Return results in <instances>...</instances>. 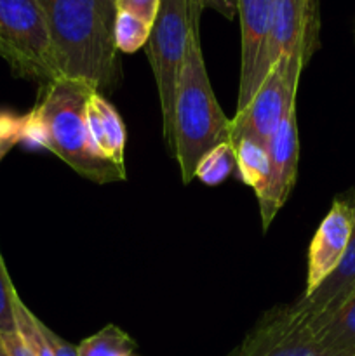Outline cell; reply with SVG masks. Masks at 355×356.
<instances>
[{
  "instance_id": "cb8c5ba5",
  "label": "cell",
  "mask_w": 355,
  "mask_h": 356,
  "mask_svg": "<svg viewBox=\"0 0 355 356\" xmlns=\"http://www.w3.org/2000/svg\"><path fill=\"white\" fill-rule=\"evenodd\" d=\"M190 3L198 13H204V9H214L226 19H232L237 10V0H190Z\"/></svg>"
},
{
  "instance_id": "44dd1931",
  "label": "cell",
  "mask_w": 355,
  "mask_h": 356,
  "mask_svg": "<svg viewBox=\"0 0 355 356\" xmlns=\"http://www.w3.org/2000/svg\"><path fill=\"white\" fill-rule=\"evenodd\" d=\"M26 129V115L14 117L9 113H0V160L10 152V148L24 139Z\"/></svg>"
},
{
  "instance_id": "3957f363",
  "label": "cell",
  "mask_w": 355,
  "mask_h": 356,
  "mask_svg": "<svg viewBox=\"0 0 355 356\" xmlns=\"http://www.w3.org/2000/svg\"><path fill=\"white\" fill-rule=\"evenodd\" d=\"M200 16L191 7V26L174 101L173 153L184 184L195 179L198 163L212 148L232 141V120L216 99L202 56Z\"/></svg>"
},
{
  "instance_id": "e0dca14e",
  "label": "cell",
  "mask_w": 355,
  "mask_h": 356,
  "mask_svg": "<svg viewBox=\"0 0 355 356\" xmlns=\"http://www.w3.org/2000/svg\"><path fill=\"white\" fill-rule=\"evenodd\" d=\"M237 170V153L232 141L212 148L198 163L195 177L209 186L223 183L230 174Z\"/></svg>"
},
{
  "instance_id": "277c9868",
  "label": "cell",
  "mask_w": 355,
  "mask_h": 356,
  "mask_svg": "<svg viewBox=\"0 0 355 356\" xmlns=\"http://www.w3.org/2000/svg\"><path fill=\"white\" fill-rule=\"evenodd\" d=\"M0 58L14 75L40 87L61 79L38 0H0Z\"/></svg>"
},
{
  "instance_id": "7a4b0ae2",
  "label": "cell",
  "mask_w": 355,
  "mask_h": 356,
  "mask_svg": "<svg viewBox=\"0 0 355 356\" xmlns=\"http://www.w3.org/2000/svg\"><path fill=\"white\" fill-rule=\"evenodd\" d=\"M94 90L87 83L70 79H56L40 87L37 104L26 115L24 139L44 146L93 183L124 181V167L103 159L90 141L87 104Z\"/></svg>"
},
{
  "instance_id": "7402d4cb",
  "label": "cell",
  "mask_w": 355,
  "mask_h": 356,
  "mask_svg": "<svg viewBox=\"0 0 355 356\" xmlns=\"http://www.w3.org/2000/svg\"><path fill=\"white\" fill-rule=\"evenodd\" d=\"M159 6L160 0H115V9L134 14L150 24L155 21Z\"/></svg>"
},
{
  "instance_id": "ffe728a7",
  "label": "cell",
  "mask_w": 355,
  "mask_h": 356,
  "mask_svg": "<svg viewBox=\"0 0 355 356\" xmlns=\"http://www.w3.org/2000/svg\"><path fill=\"white\" fill-rule=\"evenodd\" d=\"M16 299L17 292L7 273L6 263L0 252V334L16 332V315H14Z\"/></svg>"
},
{
  "instance_id": "484cf974",
  "label": "cell",
  "mask_w": 355,
  "mask_h": 356,
  "mask_svg": "<svg viewBox=\"0 0 355 356\" xmlns=\"http://www.w3.org/2000/svg\"><path fill=\"white\" fill-rule=\"evenodd\" d=\"M0 356H7V355H6V351L2 350V346H0Z\"/></svg>"
},
{
  "instance_id": "5b68a950",
  "label": "cell",
  "mask_w": 355,
  "mask_h": 356,
  "mask_svg": "<svg viewBox=\"0 0 355 356\" xmlns=\"http://www.w3.org/2000/svg\"><path fill=\"white\" fill-rule=\"evenodd\" d=\"M190 26V0H160L146 42V56L159 90L164 141L169 152L174 149V101Z\"/></svg>"
},
{
  "instance_id": "30bf717a",
  "label": "cell",
  "mask_w": 355,
  "mask_h": 356,
  "mask_svg": "<svg viewBox=\"0 0 355 356\" xmlns=\"http://www.w3.org/2000/svg\"><path fill=\"white\" fill-rule=\"evenodd\" d=\"M268 156H270V169H268L267 183L263 191L258 195L263 232H267L275 216L284 207L296 184L299 160L296 103L287 108L277 131L271 136L268 143Z\"/></svg>"
},
{
  "instance_id": "9a60e30c",
  "label": "cell",
  "mask_w": 355,
  "mask_h": 356,
  "mask_svg": "<svg viewBox=\"0 0 355 356\" xmlns=\"http://www.w3.org/2000/svg\"><path fill=\"white\" fill-rule=\"evenodd\" d=\"M75 348L79 356H132L138 344L127 332L110 323Z\"/></svg>"
},
{
  "instance_id": "7c38bea8",
  "label": "cell",
  "mask_w": 355,
  "mask_h": 356,
  "mask_svg": "<svg viewBox=\"0 0 355 356\" xmlns=\"http://www.w3.org/2000/svg\"><path fill=\"white\" fill-rule=\"evenodd\" d=\"M355 191V188H354ZM355 294V228L350 245L334 273L310 296H301L292 312L306 325V329L319 325L333 313H336Z\"/></svg>"
},
{
  "instance_id": "603a6c76",
  "label": "cell",
  "mask_w": 355,
  "mask_h": 356,
  "mask_svg": "<svg viewBox=\"0 0 355 356\" xmlns=\"http://www.w3.org/2000/svg\"><path fill=\"white\" fill-rule=\"evenodd\" d=\"M0 346L7 356H35L33 351L23 341V337L17 334V330L16 332L0 334Z\"/></svg>"
},
{
  "instance_id": "d4e9b609",
  "label": "cell",
  "mask_w": 355,
  "mask_h": 356,
  "mask_svg": "<svg viewBox=\"0 0 355 356\" xmlns=\"http://www.w3.org/2000/svg\"><path fill=\"white\" fill-rule=\"evenodd\" d=\"M42 330H44L45 339H47L54 356H79L77 355V348L73 346V344H70L68 341L59 337L54 330H51L47 325H44V323H42Z\"/></svg>"
},
{
  "instance_id": "ba28073f",
  "label": "cell",
  "mask_w": 355,
  "mask_h": 356,
  "mask_svg": "<svg viewBox=\"0 0 355 356\" xmlns=\"http://www.w3.org/2000/svg\"><path fill=\"white\" fill-rule=\"evenodd\" d=\"M240 16V83L237 113L249 104L271 70V0H237Z\"/></svg>"
},
{
  "instance_id": "4fadbf2b",
  "label": "cell",
  "mask_w": 355,
  "mask_h": 356,
  "mask_svg": "<svg viewBox=\"0 0 355 356\" xmlns=\"http://www.w3.org/2000/svg\"><path fill=\"white\" fill-rule=\"evenodd\" d=\"M308 330L331 353L355 356V294L329 318Z\"/></svg>"
},
{
  "instance_id": "ac0fdd59",
  "label": "cell",
  "mask_w": 355,
  "mask_h": 356,
  "mask_svg": "<svg viewBox=\"0 0 355 356\" xmlns=\"http://www.w3.org/2000/svg\"><path fill=\"white\" fill-rule=\"evenodd\" d=\"M150 31H152V24L143 21L141 17L125 13V10H117V14H115L113 33L118 52L132 54V52L145 47Z\"/></svg>"
},
{
  "instance_id": "6da1fadb",
  "label": "cell",
  "mask_w": 355,
  "mask_h": 356,
  "mask_svg": "<svg viewBox=\"0 0 355 356\" xmlns=\"http://www.w3.org/2000/svg\"><path fill=\"white\" fill-rule=\"evenodd\" d=\"M61 79L96 90L120 80L115 45V0H38Z\"/></svg>"
},
{
  "instance_id": "d6986e66",
  "label": "cell",
  "mask_w": 355,
  "mask_h": 356,
  "mask_svg": "<svg viewBox=\"0 0 355 356\" xmlns=\"http://www.w3.org/2000/svg\"><path fill=\"white\" fill-rule=\"evenodd\" d=\"M14 315H16V330L24 343L28 344L35 356H54L51 346L42 330V322L26 308L21 298L17 296L14 302Z\"/></svg>"
},
{
  "instance_id": "52a82bcc",
  "label": "cell",
  "mask_w": 355,
  "mask_h": 356,
  "mask_svg": "<svg viewBox=\"0 0 355 356\" xmlns=\"http://www.w3.org/2000/svg\"><path fill=\"white\" fill-rule=\"evenodd\" d=\"M230 356H338L312 336L291 306L271 308Z\"/></svg>"
},
{
  "instance_id": "8fae6325",
  "label": "cell",
  "mask_w": 355,
  "mask_h": 356,
  "mask_svg": "<svg viewBox=\"0 0 355 356\" xmlns=\"http://www.w3.org/2000/svg\"><path fill=\"white\" fill-rule=\"evenodd\" d=\"M319 0H271V65L278 58H301L308 65L319 47Z\"/></svg>"
},
{
  "instance_id": "5bb4252c",
  "label": "cell",
  "mask_w": 355,
  "mask_h": 356,
  "mask_svg": "<svg viewBox=\"0 0 355 356\" xmlns=\"http://www.w3.org/2000/svg\"><path fill=\"white\" fill-rule=\"evenodd\" d=\"M233 146H235L237 170H239L240 179L247 186L253 188L258 197L263 191L268 177V169H270L268 148L251 141V139H240Z\"/></svg>"
},
{
  "instance_id": "2e32d148",
  "label": "cell",
  "mask_w": 355,
  "mask_h": 356,
  "mask_svg": "<svg viewBox=\"0 0 355 356\" xmlns=\"http://www.w3.org/2000/svg\"><path fill=\"white\" fill-rule=\"evenodd\" d=\"M90 103L96 108L97 115H100L101 125H103L104 138L108 143V153H110V160L117 163L118 167H124V153H125V127L122 122L120 115L113 108V104L100 92L94 90L90 96Z\"/></svg>"
},
{
  "instance_id": "9c48e42d",
  "label": "cell",
  "mask_w": 355,
  "mask_h": 356,
  "mask_svg": "<svg viewBox=\"0 0 355 356\" xmlns=\"http://www.w3.org/2000/svg\"><path fill=\"white\" fill-rule=\"evenodd\" d=\"M355 228V191L334 198L308 249V270L303 296L315 292L334 273L350 245Z\"/></svg>"
},
{
  "instance_id": "8992f818",
  "label": "cell",
  "mask_w": 355,
  "mask_h": 356,
  "mask_svg": "<svg viewBox=\"0 0 355 356\" xmlns=\"http://www.w3.org/2000/svg\"><path fill=\"white\" fill-rule=\"evenodd\" d=\"M306 63L301 58L282 56L277 59L263 83L246 108L232 118V143L251 139L268 148L285 111L296 103L299 79Z\"/></svg>"
}]
</instances>
